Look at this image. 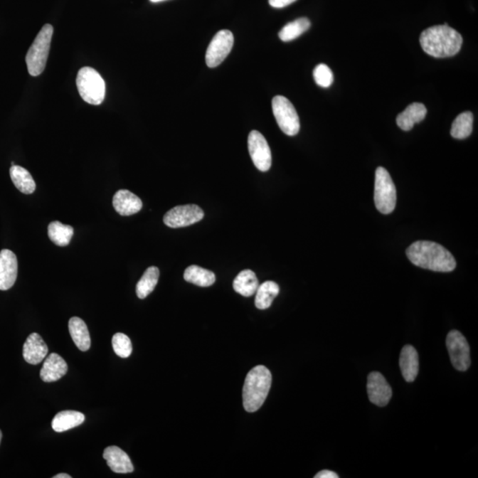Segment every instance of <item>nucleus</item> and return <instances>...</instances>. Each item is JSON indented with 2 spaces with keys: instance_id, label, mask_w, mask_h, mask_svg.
Wrapping results in <instances>:
<instances>
[{
  "instance_id": "f03ea898",
  "label": "nucleus",
  "mask_w": 478,
  "mask_h": 478,
  "mask_svg": "<svg viewBox=\"0 0 478 478\" xmlns=\"http://www.w3.org/2000/svg\"><path fill=\"white\" fill-rule=\"evenodd\" d=\"M462 35L447 23L427 28L420 37L423 50L435 58L456 55L462 48Z\"/></svg>"
},
{
  "instance_id": "72a5a7b5",
  "label": "nucleus",
  "mask_w": 478,
  "mask_h": 478,
  "mask_svg": "<svg viewBox=\"0 0 478 478\" xmlns=\"http://www.w3.org/2000/svg\"><path fill=\"white\" fill-rule=\"evenodd\" d=\"M54 478H71V476L68 475V474L61 473L58 474Z\"/></svg>"
},
{
  "instance_id": "a211bd4d",
  "label": "nucleus",
  "mask_w": 478,
  "mask_h": 478,
  "mask_svg": "<svg viewBox=\"0 0 478 478\" xmlns=\"http://www.w3.org/2000/svg\"><path fill=\"white\" fill-rule=\"evenodd\" d=\"M400 367L405 381L414 382L419 373V356L414 346H405L401 350Z\"/></svg>"
},
{
  "instance_id": "c9c22d12",
  "label": "nucleus",
  "mask_w": 478,
  "mask_h": 478,
  "mask_svg": "<svg viewBox=\"0 0 478 478\" xmlns=\"http://www.w3.org/2000/svg\"><path fill=\"white\" fill-rule=\"evenodd\" d=\"M1 440H2V432L1 430H0V443H1Z\"/></svg>"
},
{
  "instance_id": "dca6fc26",
  "label": "nucleus",
  "mask_w": 478,
  "mask_h": 478,
  "mask_svg": "<svg viewBox=\"0 0 478 478\" xmlns=\"http://www.w3.org/2000/svg\"><path fill=\"white\" fill-rule=\"evenodd\" d=\"M48 354V347L38 333H31L23 345V358L25 361L37 365L45 360Z\"/></svg>"
},
{
  "instance_id": "393cba45",
  "label": "nucleus",
  "mask_w": 478,
  "mask_h": 478,
  "mask_svg": "<svg viewBox=\"0 0 478 478\" xmlns=\"http://www.w3.org/2000/svg\"><path fill=\"white\" fill-rule=\"evenodd\" d=\"M184 280L201 287H209L215 284L216 275L212 271L197 265L188 267L184 275Z\"/></svg>"
},
{
  "instance_id": "2f4dec72",
  "label": "nucleus",
  "mask_w": 478,
  "mask_h": 478,
  "mask_svg": "<svg viewBox=\"0 0 478 478\" xmlns=\"http://www.w3.org/2000/svg\"><path fill=\"white\" fill-rule=\"evenodd\" d=\"M295 1L296 0H269L270 5L275 9H282Z\"/></svg>"
},
{
  "instance_id": "39448f33",
  "label": "nucleus",
  "mask_w": 478,
  "mask_h": 478,
  "mask_svg": "<svg viewBox=\"0 0 478 478\" xmlns=\"http://www.w3.org/2000/svg\"><path fill=\"white\" fill-rule=\"evenodd\" d=\"M77 86L80 96L85 102L97 106L103 102L106 95V85L99 72L85 67L79 70Z\"/></svg>"
},
{
  "instance_id": "412c9836",
  "label": "nucleus",
  "mask_w": 478,
  "mask_h": 478,
  "mask_svg": "<svg viewBox=\"0 0 478 478\" xmlns=\"http://www.w3.org/2000/svg\"><path fill=\"white\" fill-rule=\"evenodd\" d=\"M85 416L78 411H63L54 416L52 427L56 432H64L75 428L85 422Z\"/></svg>"
},
{
  "instance_id": "f704fd0d",
  "label": "nucleus",
  "mask_w": 478,
  "mask_h": 478,
  "mask_svg": "<svg viewBox=\"0 0 478 478\" xmlns=\"http://www.w3.org/2000/svg\"><path fill=\"white\" fill-rule=\"evenodd\" d=\"M150 1L153 2V3H158V2L165 1V0H150Z\"/></svg>"
},
{
  "instance_id": "2eb2a0df",
  "label": "nucleus",
  "mask_w": 478,
  "mask_h": 478,
  "mask_svg": "<svg viewBox=\"0 0 478 478\" xmlns=\"http://www.w3.org/2000/svg\"><path fill=\"white\" fill-rule=\"evenodd\" d=\"M113 206L119 215L129 216L139 213L143 208V203L137 195L128 190H120L115 194Z\"/></svg>"
},
{
  "instance_id": "423d86ee",
  "label": "nucleus",
  "mask_w": 478,
  "mask_h": 478,
  "mask_svg": "<svg viewBox=\"0 0 478 478\" xmlns=\"http://www.w3.org/2000/svg\"><path fill=\"white\" fill-rule=\"evenodd\" d=\"M374 201L376 208L383 215H388L395 209L397 193L392 176L385 168L376 170Z\"/></svg>"
},
{
  "instance_id": "5701e85b",
  "label": "nucleus",
  "mask_w": 478,
  "mask_h": 478,
  "mask_svg": "<svg viewBox=\"0 0 478 478\" xmlns=\"http://www.w3.org/2000/svg\"><path fill=\"white\" fill-rule=\"evenodd\" d=\"M10 176L14 186L24 194H32L36 190V183L31 174L21 166L14 165L10 169Z\"/></svg>"
},
{
  "instance_id": "7ed1b4c3",
  "label": "nucleus",
  "mask_w": 478,
  "mask_h": 478,
  "mask_svg": "<svg viewBox=\"0 0 478 478\" xmlns=\"http://www.w3.org/2000/svg\"><path fill=\"white\" fill-rule=\"evenodd\" d=\"M271 383L272 375L265 366H257L250 371L243 389V402L246 411L253 413L262 408L270 393Z\"/></svg>"
},
{
  "instance_id": "7c9ffc66",
  "label": "nucleus",
  "mask_w": 478,
  "mask_h": 478,
  "mask_svg": "<svg viewBox=\"0 0 478 478\" xmlns=\"http://www.w3.org/2000/svg\"><path fill=\"white\" fill-rule=\"evenodd\" d=\"M314 78L319 86L322 87V88H328V87L332 85L334 77H333L331 68L327 65L319 64L314 68Z\"/></svg>"
},
{
  "instance_id": "c756f323",
  "label": "nucleus",
  "mask_w": 478,
  "mask_h": 478,
  "mask_svg": "<svg viewBox=\"0 0 478 478\" xmlns=\"http://www.w3.org/2000/svg\"><path fill=\"white\" fill-rule=\"evenodd\" d=\"M115 353L121 358H128L132 353V344L128 336L117 333L112 339Z\"/></svg>"
},
{
  "instance_id": "b1692460",
  "label": "nucleus",
  "mask_w": 478,
  "mask_h": 478,
  "mask_svg": "<svg viewBox=\"0 0 478 478\" xmlns=\"http://www.w3.org/2000/svg\"><path fill=\"white\" fill-rule=\"evenodd\" d=\"M279 292H280V288L277 282L273 281L264 282L263 284L259 285L255 298L257 309L260 310L269 309L279 294Z\"/></svg>"
},
{
  "instance_id": "9b49d317",
  "label": "nucleus",
  "mask_w": 478,
  "mask_h": 478,
  "mask_svg": "<svg viewBox=\"0 0 478 478\" xmlns=\"http://www.w3.org/2000/svg\"><path fill=\"white\" fill-rule=\"evenodd\" d=\"M248 150L253 164L260 171H269L272 164V155L265 137L262 133L253 130L248 136Z\"/></svg>"
},
{
  "instance_id": "20e7f679",
  "label": "nucleus",
  "mask_w": 478,
  "mask_h": 478,
  "mask_svg": "<svg viewBox=\"0 0 478 478\" xmlns=\"http://www.w3.org/2000/svg\"><path fill=\"white\" fill-rule=\"evenodd\" d=\"M53 34V27L51 24L43 25L42 30L32 43L26 55L28 73L32 77H38L43 73L48 59L51 42Z\"/></svg>"
},
{
  "instance_id": "4be33fe9",
  "label": "nucleus",
  "mask_w": 478,
  "mask_h": 478,
  "mask_svg": "<svg viewBox=\"0 0 478 478\" xmlns=\"http://www.w3.org/2000/svg\"><path fill=\"white\" fill-rule=\"evenodd\" d=\"M259 281L253 271L245 270L239 273L233 282V288L239 294L251 297L259 287Z\"/></svg>"
},
{
  "instance_id": "f3484780",
  "label": "nucleus",
  "mask_w": 478,
  "mask_h": 478,
  "mask_svg": "<svg viewBox=\"0 0 478 478\" xmlns=\"http://www.w3.org/2000/svg\"><path fill=\"white\" fill-rule=\"evenodd\" d=\"M103 457L112 472L119 474L132 473L134 467L132 460L121 448L112 445L105 449Z\"/></svg>"
},
{
  "instance_id": "a878e982",
  "label": "nucleus",
  "mask_w": 478,
  "mask_h": 478,
  "mask_svg": "<svg viewBox=\"0 0 478 478\" xmlns=\"http://www.w3.org/2000/svg\"><path fill=\"white\" fill-rule=\"evenodd\" d=\"M159 270L157 267H150L144 273L137 285V295L139 299H144L154 292L158 284Z\"/></svg>"
},
{
  "instance_id": "6e6552de",
  "label": "nucleus",
  "mask_w": 478,
  "mask_h": 478,
  "mask_svg": "<svg viewBox=\"0 0 478 478\" xmlns=\"http://www.w3.org/2000/svg\"><path fill=\"white\" fill-rule=\"evenodd\" d=\"M447 347L452 365L459 371H468L472 363L468 341L458 331H451L447 336Z\"/></svg>"
},
{
  "instance_id": "ddd939ff",
  "label": "nucleus",
  "mask_w": 478,
  "mask_h": 478,
  "mask_svg": "<svg viewBox=\"0 0 478 478\" xmlns=\"http://www.w3.org/2000/svg\"><path fill=\"white\" fill-rule=\"evenodd\" d=\"M18 260L16 255L10 250L0 252V290L7 291L12 288L16 281Z\"/></svg>"
},
{
  "instance_id": "f257e3e1",
  "label": "nucleus",
  "mask_w": 478,
  "mask_h": 478,
  "mask_svg": "<svg viewBox=\"0 0 478 478\" xmlns=\"http://www.w3.org/2000/svg\"><path fill=\"white\" fill-rule=\"evenodd\" d=\"M414 265L436 272H452L456 267L455 257L444 246L432 241H416L407 249Z\"/></svg>"
},
{
  "instance_id": "cd10ccee",
  "label": "nucleus",
  "mask_w": 478,
  "mask_h": 478,
  "mask_svg": "<svg viewBox=\"0 0 478 478\" xmlns=\"http://www.w3.org/2000/svg\"><path fill=\"white\" fill-rule=\"evenodd\" d=\"M73 235L74 229L70 225H65V224L58 222V221L49 224L48 237L51 241L58 246H67L70 245Z\"/></svg>"
},
{
  "instance_id": "bb28decb",
  "label": "nucleus",
  "mask_w": 478,
  "mask_h": 478,
  "mask_svg": "<svg viewBox=\"0 0 478 478\" xmlns=\"http://www.w3.org/2000/svg\"><path fill=\"white\" fill-rule=\"evenodd\" d=\"M474 117L472 112H464L459 115L452 122L451 136L456 139H465L472 135Z\"/></svg>"
},
{
  "instance_id": "0eeeda50",
  "label": "nucleus",
  "mask_w": 478,
  "mask_h": 478,
  "mask_svg": "<svg viewBox=\"0 0 478 478\" xmlns=\"http://www.w3.org/2000/svg\"><path fill=\"white\" fill-rule=\"evenodd\" d=\"M272 110L279 128L288 136H295L300 129L299 118L295 107L284 96H276L272 100Z\"/></svg>"
},
{
  "instance_id": "9d476101",
  "label": "nucleus",
  "mask_w": 478,
  "mask_h": 478,
  "mask_svg": "<svg viewBox=\"0 0 478 478\" xmlns=\"http://www.w3.org/2000/svg\"><path fill=\"white\" fill-rule=\"evenodd\" d=\"M204 211L197 205L177 206L166 212L163 222L170 228H183L198 223L204 218Z\"/></svg>"
},
{
  "instance_id": "c85d7f7f",
  "label": "nucleus",
  "mask_w": 478,
  "mask_h": 478,
  "mask_svg": "<svg viewBox=\"0 0 478 478\" xmlns=\"http://www.w3.org/2000/svg\"><path fill=\"white\" fill-rule=\"evenodd\" d=\"M311 23L307 18H299L298 20L286 24L279 32V38L284 42L292 41L309 30Z\"/></svg>"
},
{
  "instance_id": "4468645a",
  "label": "nucleus",
  "mask_w": 478,
  "mask_h": 478,
  "mask_svg": "<svg viewBox=\"0 0 478 478\" xmlns=\"http://www.w3.org/2000/svg\"><path fill=\"white\" fill-rule=\"evenodd\" d=\"M68 372V364L64 358L57 354H51L43 362L40 371V378L46 383L56 382Z\"/></svg>"
},
{
  "instance_id": "473e14b6",
  "label": "nucleus",
  "mask_w": 478,
  "mask_h": 478,
  "mask_svg": "<svg viewBox=\"0 0 478 478\" xmlns=\"http://www.w3.org/2000/svg\"><path fill=\"white\" fill-rule=\"evenodd\" d=\"M339 477L336 475L335 472H331V470L324 469L322 472L317 474L314 476V478H339Z\"/></svg>"
},
{
  "instance_id": "aec40b11",
  "label": "nucleus",
  "mask_w": 478,
  "mask_h": 478,
  "mask_svg": "<svg viewBox=\"0 0 478 478\" xmlns=\"http://www.w3.org/2000/svg\"><path fill=\"white\" fill-rule=\"evenodd\" d=\"M68 329L71 338L78 349L83 352L88 351L90 347V336L85 321L79 317H72L68 322Z\"/></svg>"
},
{
  "instance_id": "1a4fd4ad",
  "label": "nucleus",
  "mask_w": 478,
  "mask_h": 478,
  "mask_svg": "<svg viewBox=\"0 0 478 478\" xmlns=\"http://www.w3.org/2000/svg\"><path fill=\"white\" fill-rule=\"evenodd\" d=\"M234 45L233 32L223 30L217 32L209 43L206 53V63L209 68L218 67L229 55Z\"/></svg>"
},
{
  "instance_id": "6ab92c4d",
  "label": "nucleus",
  "mask_w": 478,
  "mask_h": 478,
  "mask_svg": "<svg viewBox=\"0 0 478 478\" xmlns=\"http://www.w3.org/2000/svg\"><path fill=\"white\" fill-rule=\"evenodd\" d=\"M427 115V108L422 103H413L398 115L396 122L398 127L404 132L413 129L415 123L425 120Z\"/></svg>"
},
{
  "instance_id": "f8f14e48",
  "label": "nucleus",
  "mask_w": 478,
  "mask_h": 478,
  "mask_svg": "<svg viewBox=\"0 0 478 478\" xmlns=\"http://www.w3.org/2000/svg\"><path fill=\"white\" fill-rule=\"evenodd\" d=\"M367 392L369 400L378 407H386L393 396V391L385 376L371 372L368 376Z\"/></svg>"
}]
</instances>
